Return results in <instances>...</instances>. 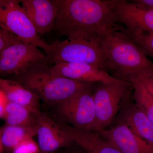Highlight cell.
I'll list each match as a JSON object with an SVG mask.
<instances>
[{"instance_id": "obj_1", "label": "cell", "mask_w": 153, "mask_h": 153, "mask_svg": "<svg viewBox=\"0 0 153 153\" xmlns=\"http://www.w3.org/2000/svg\"><path fill=\"white\" fill-rule=\"evenodd\" d=\"M57 16L51 32L67 38L103 39L121 27L114 11L115 0H55Z\"/></svg>"}, {"instance_id": "obj_2", "label": "cell", "mask_w": 153, "mask_h": 153, "mask_svg": "<svg viewBox=\"0 0 153 153\" xmlns=\"http://www.w3.org/2000/svg\"><path fill=\"white\" fill-rule=\"evenodd\" d=\"M101 46L105 71L111 72L117 79L130 82L138 74L153 71V61L139 46L119 32L102 39Z\"/></svg>"}, {"instance_id": "obj_3", "label": "cell", "mask_w": 153, "mask_h": 153, "mask_svg": "<svg viewBox=\"0 0 153 153\" xmlns=\"http://www.w3.org/2000/svg\"><path fill=\"white\" fill-rule=\"evenodd\" d=\"M44 61L30 67L14 79L38 94L49 104L57 105L97 83L74 80L53 74Z\"/></svg>"}, {"instance_id": "obj_4", "label": "cell", "mask_w": 153, "mask_h": 153, "mask_svg": "<svg viewBox=\"0 0 153 153\" xmlns=\"http://www.w3.org/2000/svg\"><path fill=\"white\" fill-rule=\"evenodd\" d=\"M102 39L69 38L56 40L45 52L44 62L49 65L60 63H85L105 71V60L101 46Z\"/></svg>"}, {"instance_id": "obj_5", "label": "cell", "mask_w": 153, "mask_h": 153, "mask_svg": "<svg viewBox=\"0 0 153 153\" xmlns=\"http://www.w3.org/2000/svg\"><path fill=\"white\" fill-rule=\"evenodd\" d=\"M130 82L97 83L94 93L95 121L92 131L99 132L114 120L130 94Z\"/></svg>"}, {"instance_id": "obj_6", "label": "cell", "mask_w": 153, "mask_h": 153, "mask_svg": "<svg viewBox=\"0 0 153 153\" xmlns=\"http://www.w3.org/2000/svg\"><path fill=\"white\" fill-rule=\"evenodd\" d=\"M0 26L45 52L50 49V44L38 34L19 0L0 1Z\"/></svg>"}, {"instance_id": "obj_7", "label": "cell", "mask_w": 153, "mask_h": 153, "mask_svg": "<svg viewBox=\"0 0 153 153\" xmlns=\"http://www.w3.org/2000/svg\"><path fill=\"white\" fill-rule=\"evenodd\" d=\"M95 86L82 90L57 105L60 117L75 128L92 131L95 121L93 91Z\"/></svg>"}, {"instance_id": "obj_8", "label": "cell", "mask_w": 153, "mask_h": 153, "mask_svg": "<svg viewBox=\"0 0 153 153\" xmlns=\"http://www.w3.org/2000/svg\"><path fill=\"white\" fill-rule=\"evenodd\" d=\"M45 54L33 44L24 42L0 52V74L17 76L43 62Z\"/></svg>"}, {"instance_id": "obj_9", "label": "cell", "mask_w": 153, "mask_h": 153, "mask_svg": "<svg viewBox=\"0 0 153 153\" xmlns=\"http://www.w3.org/2000/svg\"><path fill=\"white\" fill-rule=\"evenodd\" d=\"M114 11L124 31L132 35L153 33V10L138 7L132 1L115 0Z\"/></svg>"}, {"instance_id": "obj_10", "label": "cell", "mask_w": 153, "mask_h": 153, "mask_svg": "<svg viewBox=\"0 0 153 153\" xmlns=\"http://www.w3.org/2000/svg\"><path fill=\"white\" fill-rule=\"evenodd\" d=\"M37 128L40 153H53L74 143L62 124L56 123L43 113L38 115Z\"/></svg>"}, {"instance_id": "obj_11", "label": "cell", "mask_w": 153, "mask_h": 153, "mask_svg": "<svg viewBox=\"0 0 153 153\" xmlns=\"http://www.w3.org/2000/svg\"><path fill=\"white\" fill-rule=\"evenodd\" d=\"M55 75L89 83H115L123 80L115 78L97 66L76 63H60L51 66Z\"/></svg>"}, {"instance_id": "obj_12", "label": "cell", "mask_w": 153, "mask_h": 153, "mask_svg": "<svg viewBox=\"0 0 153 153\" xmlns=\"http://www.w3.org/2000/svg\"><path fill=\"white\" fill-rule=\"evenodd\" d=\"M20 3L40 36L52 31L57 16L55 0H20Z\"/></svg>"}, {"instance_id": "obj_13", "label": "cell", "mask_w": 153, "mask_h": 153, "mask_svg": "<svg viewBox=\"0 0 153 153\" xmlns=\"http://www.w3.org/2000/svg\"><path fill=\"white\" fill-rule=\"evenodd\" d=\"M98 133L123 153H153V149L123 123H117L113 128L105 129Z\"/></svg>"}, {"instance_id": "obj_14", "label": "cell", "mask_w": 153, "mask_h": 153, "mask_svg": "<svg viewBox=\"0 0 153 153\" xmlns=\"http://www.w3.org/2000/svg\"><path fill=\"white\" fill-rule=\"evenodd\" d=\"M124 106L117 123L128 127L137 136L153 149V123L137 106L128 103Z\"/></svg>"}, {"instance_id": "obj_15", "label": "cell", "mask_w": 153, "mask_h": 153, "mask_svg": "<svg viewBox=\"0 0 153 153\" xmlns=\"http://www.w3.org/2000/svg\"><path fill=\"white\" fill-rule=\"evenodd\" d=\"M62 126L74 142L88 153H123L98 133L79 129L68 125L62 124Z\"/></svg>"}, {"instance_id": "obj_16", "label": "cell", "mask_w": 153, "mask_h": 153, "mask_svg": "<svg viewBox=\"0 0 153 153\" xmlns=\"http://www.w3.org/2000/svg\"><path fill=\"white\" fill-rule=\"evenodd\" d=\"M0 90L5 93L10 101L26 107L36 114L41 112L40 97L16 80L1 78Z\"/></svg>"}, {"instance_id": "obj_17", "label": "cell", "mask_w": 153, "mask_h": 153, "mask_svg": "<svg viewBox=\"0 0 153 153\" xmlns=\"http://www.w3.org/2000/svg\"><path fill=\"white\" fill-rule=\"evenodd\" d=\"M36 126H20L7 125L0 130V153L13 151L25 141L37 135Z\"/></svg>"}, {"instance_id": "obj_18", "label": "cell", "mask_w": 153, "mask_h": 153, "mask_svg": "<svg viewBox=\"0 0 153 153\" xmlns=\"http://www.w3.org/2000/svg\"><path fill=\"white\" fill-rule=\"evenodd\" d=\"M38 114L26 107L10 101L2 119L7 125L36 126Z\"/></svg>"}, {"instance_id": "obj_19", "label": "cell", "mask_w": 153, "mask_h": 153, "mask_svg": "<svg viewBox=\"0 0 153 153\" xmlns=\"http://www.w3.org/2000/svg\"><path fill=\"white\" fill-rule=\"evenodd\" d=\"M134 88L136 104L153 123V97L144 85L138 80L130 82Z\"/></svg>"}, {"instance_id": "obj_20", "label": "cell", "mask_w": 153, "mask_h": 153, "mask_svg": "<svg viewBox=\"0 0 153 153\" xmlns=\"http://www.w3.org/2000/svg\"><path fill=\"white\" fill-rule=\"evenodd\" d=\"M120 33L139 46L148 57L153 59V33L134 35L127 33L124 30Z\"/></svg>"}, {"instance_id": "obj_21", "label": "cell", "mask_w": 153, "mask_h": 153, "mask_svg": "<svg viewBox=\"0 0 153 153\" xmlns=\"http://www.w3.org/2000/svg\"><path fill=\"white\" fill-rule=\"evenodd\" d=\"M24 42L25 41L13 33L5 29H0V52Z\"/></svg>"}, {"instance_id": "obj_22", "label": "cell", "mask_w": 153, "mask_h": 153, "mask_svg": "<svg viewBox=\"0 0 153 153\" xmlns=\"http://www.w3.org/2000/svg\"><path fill=\"white\" fill-rule=\"evenodd\" d=\"M12 153H40L38 143L33 138L25 141L12 151Z\"/></svg>"}, {"instance_id": "obj_23", "label": "cell", "mask_w": 153, "mask_h": 153, "mask_svg": "<svg viewBox=\"0 0 153 153\" xmlns=\"http://www.w3.org/2000/svg\"><path fill=\"white\" fill-rule=\"evenodd\" d=\"M133 80H138L141 82L153 97V71L138 74L130 82Z\"/></svg>"}, {"instance_id": "obj_24", "label": "cell", "mask_w": 153, "mask_h": 153, "mask_svg": "<svg viewBox=\"0 0 153 153\" xmlns=\"http://www.w3.org/2000/svg\"><path fill=\"white\" fill-rule=\"evenodd\" d=\"M9 102L10 100L5 93L3 91L0 90V117L1 119L4 116L6 107Z\"/></svg>"}, {"instance_id": "obj_25", "label": "cell", "mask_w": 153, "mask_h": 153, "mask_svg": "<svg viewBox=\"0 0 153 153\" xmlns=\"http://www.w3.org/2000/svg\"><path fill=\"white\" fill-rule=\"evenodd\" d=\"M132 1L141 8L153 10V0H134Z\"/></svg>"}, {"instance_id": "obj_26", "label": "cell", "mask_w": 153, "mask_h": 153, "mask_svg": "<svg viewBox=\"0 0 153 153\" xmlns=\"http://www.w3.org/2000/svg\"><path fill=\"white\" fill-rule=\"evenodd\" d=\"M63 153H88L86 152V151L85 150V149H84V151H68V152H67L66 151V152H65Z\"/></svg>"}]
</instances>
